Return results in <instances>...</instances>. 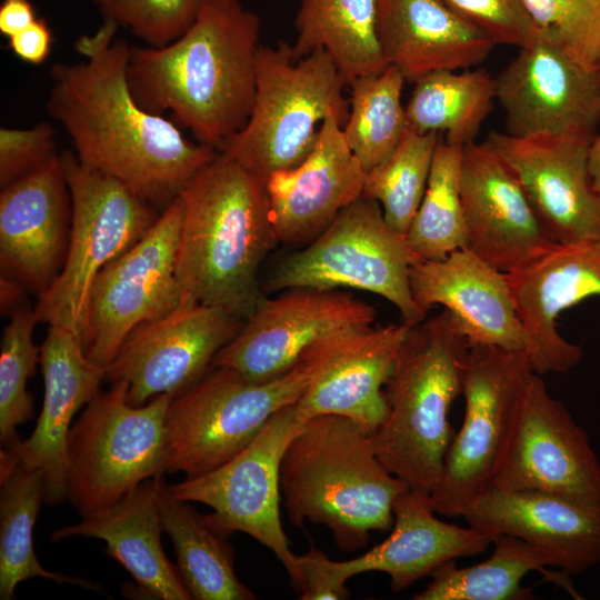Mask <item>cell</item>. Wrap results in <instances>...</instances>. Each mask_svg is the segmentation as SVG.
I'll return each mask as SVG.
<instances>
[{
    "label": "cell",
    "instance_id": "1",
    "mask_svg": "<svg viewBox=\"0 0 600 600\" xmlns=\"http://www.w3.org/2000/svg\"><path fill=\"white\" fill-rule=\"evenodd\" d=\"M118 30L103 21L76 40L81 61L52 64L47 112L82 164L163 210L218 151L138 103L127 77L131 46Z\"/></svg>",
    "mask_w": 600,
    "mask_h": 600
},
{
    "label": "cell",
    "instance_id": "2",
    "mask_svg": "<svg viewBox=\"0 0 600 600\" xmlns=\"http://www.w3.org/2000/svg\"><path fill=\"white\" fill-rule=\"evenodd\" d=\"M259 37V17L240 0H207L174 41L131 46V92L143 109L169 112L198 142L219 151L250 117Z\"/></svg>",
    "mask_w": 600,
    "mask_h": 600
},
{
    "label": "cell",
    "instance_id": "3",
    "mask_svg": "<svg viewBox=\"0 0 600 600\" xmlns=\"http://www.w3.org/2000/svg\"><path fill=\"white\" fill-rule=\"evenodd\" d=\"M179 196L177 277L183 293L244 321L264 298L258 272L278 243L264 183L218 151Z\"/></svg>",
    "mask_w": 600,
    "mask_h": 600
},
{
    "label": "cell",
    "instance_id": "4",
    "mask_svg": "<svg viewBox=\"0 0 600 600\" xmlns=\"http://www.w3.org/2000/svg\"><path fill=\"white\" fill-rule=\"evenodd\" d=\"M408 486L381 462L370 433L338 414L309 418L287 446L280 490L289 521L324 526L343 551L364 548L393 526V506Z\"/></svg>",
    "mask_w": 600,
    "mask_h": 600
},
{
    "label": "cell",
    "instance_id": "5",
    "mask_svg": "<svg viewBox=\"0 0 600 600\" xmlns=\"http://www.w3.org/2000/svg\"><path fill=\"white\" fill-rule=\"evenodd\" d=\"M470 348L443 309L411 326L398 351L383 388L387 416L370 436L381 462L411 490L431 494L440 480Z\"/></svg>",
    "mask_w": 600,
    "mask_h": 600
},
{
    "label": "cell",
    "instance_id": "6",
    "mask_svg": "<svg viewBox=\"0 0 600 600\" xmlns=\"http://www.w3.org/2000/svg\"><path fill=\"white\" fill-rule=\"evenodd\" d=\"M319 341L288 371L263 382L227 367L210 368L174 397L166 428V473L194 478L224 464L282 408L296 403L320 368Z\"/></svg>",
    "mask_w": 600,
    "mask_h": 600
},
{
    "label": "cell",
    "instance_id": "7",
    "mask_svg": "<svg viewBox=\"0 0 600 600\" xmlns=\"http://www.w3.org/2000/svg\"><path fill=\"white\" fill-rule=\"evenodd\" d=\"M344 86L324 51L296 60L283 41L260 46L250 117L219 152L266 183L272 173L297 166L310 153L328 117L344 124L349 116Z\"/></svg>",
    "mask_w": 600,
    "mask_h": 600
},
{
    "label": "cell",
    "instance_id": "8",
    "mask_svg": "<svg viewBox=\"0 0 600 600\" xmlns=\"http://www.w3.org/2000/svg\"><path fill=\"white\" fill-rule=\"evenodd\" d=\"M60 157L71 197L70 236L62 269L33 311L37 323L70 330L86 349L97 276L134 246L159 214L120 181L82 164L73 151Z\"/></svg>",
    "mask_w": 600,
    "mask_h": 600
},
{
    "label": "cell",
    "instance_id": "9",
    "mask_svg": "<svg viewBox=\"0 0 600 600\" xmlns=\"http://www.w3.org/2000/svg\"><path fill=\"white\" fill-rule=\"evenodd\" d=\"M127 389L116 381L99 391L69 431L66 494L82 518L166 473L164 421L174 396L133 407Z\"/></svg>",
    "mask_w": 600,
    "mask_h": 600
},
{
    "label": "cell",
    "instance_id": "10",
    "mask_svg": "<svg viewBox=\"0 0 600 600\" xmlns=\"http://www.w3.org/2000/svg\"><path fill=\"white\" fill-rule=\"evenodd\" d=\"M418 260L406 234L386 221L381 206L360 197L309 244L287 257L264 290L358 289L384 298L403 322L414 326L427 318L410 288V267Z\"/></svg>",
    "mask_w": 600,
    "mask_h": 600
},
{
    "label": "cell",
    "instance_id": "11",
    "mask_svg": "<svg viewBox=\"0 0 600 600\" xmlns=\"http://www.w3.org/2000/svg\"><path fill=\"white\" fill-rule=\"evenodd\" d=\"M533 372L524 352L470 348L462 384L463 422L452 438L440 480L430 494L438 514L462 517L467 506L492 487Z\"/></svg>",
    "mask_w": 600,
    "mask_h": 600
},
{
    "label": "cell",
    "instance_id": "12",
    "mask_svg": "<svg viewBox=\"0 0 600 600\" xmlns=\"http://www.w3.org/2000/svg\"><path fill=\"white\" fill-rule=\"evenodd\" d=\"M307 420L296 403L289 404L274 413L234 458L210 472L170 486L177 498L209 506L213 510L207 514L209 520L226 534L246 533L271 550L293 583L297 554L280 517V463L287 446Z\"/></svg>",
    "mask_w": 600,
    "mask_h": 600
},
{
    "label": "cell",
    "instance_id": "13",
    "mask_svg": "<svg viewBox=\"0 0 600 600\" xmlns=\"http://www.w3.org/2000/svg\"><path fill=\"white\" fill-rule=\"evenodd\" d=\"M183 218L178 196L149 231L97 276L90 294L87 357L106 368L139 324L159 319L181 302L177 256Z\"/></svg>",
    "mask_w": 600,
    "mask_h": 600
},
{
    "label": "cell",
    "instance_id": "14",
    "mask_svg": "<svg viewBox=\"0 0 600 600\" xmlns=\"http://www.w3.org/2000/svg\"><path fill=\"white\" fill-rule=\"evenodd\" d=\"M242 323L228 310L183 293L174 310L139 324L126 337L104 368L106 380L124 381L133 407L162 393L177 397L202 378Z\"/></svg>",
    "mask_w": 600,
    "mask_h": 600
},
{
    "label": "cell",
    "instance_id": "15",
    "mask_svg": "<svg viewBox=\"0 0 600 600\" xmlns=\"http://www.w3.org/2000/svg\"><path fill=\"white\" fill-rule=\"evenodd\" d=\"M492 487L548 492L600 507V460L588 432L536 372Z\"/></svg>",
    "mask_w": 600,
    "mask_h": 600
},
{
    "label": "cell",
    "instance_id": "16",
    "mask_svg": "<svg viewBox=\"0 0 600 600\" xmlns=\"http://www.w3.org/2000/svg\"><path fill=\"white\" fill-rule=\"evenodd\" d=\"M286 291L262 299L210 368L227 367L250 381H268L291 369L321 339L372 326L377 317L374 307L350 293L310 288Z\"/></svg>",
    "mask_w": 600,
    "mask_h": 600
},
{
    "label": "cell",
    "instance_id": "17",
    "mask_svg": "<svg viewBox=\"0 0 600 600\" xmlns=\"http://www.w3.org/2000/svg\"><path fill=\"white\" fill-rule=\"evenodd\" d=\"M508 134L593 137L600 123V71L538 38L493 78Z\"/></svg>",
    "mask_w": 600,
    "mask_h": 600
},
{
    "label": "cell",
    "instance_id": "18",
    "mask_svg": "<svg viewBox=\"0 0 600 600\" xmlns=\"http://www.w3.org/2000/svg\"><path fill=\"white\" fill-rule=\"evenodd\" d=\"M460 194L467 249L501 272L524 267L558 243L517 176L486 141L463 147Z\"/></svg>",
    "mask_w": 600,
    "mask_h": 600
},
{
    "label": "cell",
    "instance_id": "19",
    "mask_svg": "<svg viewBox=\"0 0 600 600\" xmlns=\"http://www.w3.org/2000/svg\"><path fill=\"white\" fill-rule=\"evenodd\" d=\"M593 137L517 138L492 131L486 140L517 176L558 243L600 242V199L588 168Z\"/></svg>",
    "mask_w": 600,
    "mask_h": 600
},
{
    "label": "cell",
    "instance_id": "20",
    "mask_svg": "<svg viewBox=\"0 0 600 600\" xmlns=\"http://www.w3.org/2000/svg\"><path fill=\"white\" fill-rule=\"evenodd\" d=\"M506 277L528 336L533 371L542 376L573 369L582 350L561 337L557 318L590 297H600V242L557 243Z\"/></svg>",
    "mask_w": 600,
    "mask_h": 600
},
{
    "label": "cell",
    "instance_id": "21",
    "mask_svg": "<svg viewBox=\"0 0 600 600\" xmlns=\"http://www.w3.org/2000/svg\"><path fill=\"white\" fill-rule=\"evenodd\" d=\"M71 197L58 154L0 192L1 276L38 296L59 276L71 228Z\"/></svg>",
    "mask_w": 600,
    "mask_h": 600
},
{
    "label": "cell",
    "instance_id": "22",
    "mask_svg": "<svg viewBox=\"0 0 600 600\" xmlns=\"http://www.w3.org/2000/svg\"><path fill=\"white\" fill-rule=\"evenodd\" d=\"M462 518L489 536L526 541L570 577L600 564V507L548 492L490 487Z\"/></svg>",
    "mask_w": 600,
    "mask_h": 600
},
{
    "label": "cell",
    "instance_id": "23",
    "mask_svg": "<svg viewBox=\"0 0 600 600\" xmlns=\"http://www.w3.org/2000/svg\"><path fill=\"white\" fill-rule=\"evenodd\" d=\"M366 170L349 148L342 123L328 117L310 153L264 183L278 242L302 248L362 197Z\"/></svg>",
    "mask_w": 600,
    "mask_h": 600
},
{
    "label": "cell",
    "instance_id": "24",
    "mask_svg": "<svg viewBox=\"0 0 600 600\" xmlns=\"http://www.w3.org/2000/svg\"><path fill=\"white\" fill-rule=\"evenodd\" d=\"M410 327L369 326L320 340V368L296 402L300 413L348 417L373 433L387 416L383 388Z\"/></svg>",
    "mask_w": 600,
    "mask_h": 600
},
{
    "label": "cell",
    "instance_id": "25",
    "mask_svg": "<svg viewBox=\"0 0 600 600\" xmlns=\"http://www.w3.org/2000/svg\"><path fill=\"white\" fill-rule=\"evenodd\" d=\"M409 279L418 307L426 313L436 304L450 311L471 347L528 354V336L506 273L471 250L458 249L440 260H418L410 267Z\"/></svg>",
    "mask_w": 600,
    "mask_h": 600
},
{
    "label": "cell",
    "instance_id": "26",
    "mask_svg": "<svg viewBox=\"0 0 600 600\" xmlns=\"http://www.w3.org/2000/svg\"><path fill=\"white\" fill-rule=\"evenodd\" d=\"M40 364L44 380L40 417L28 439L7 449L21 464L43 474L44 500L56 506L67 498V442L72 418L99 392L106 371L87 357L73 332L59 326H49Z\"/></svg>",
    "mask_w": 600,
    "mask_h": 600
},
{
    "label": "cell",
    "instance_id": "27",
    "mask_svg": "<svg viewBox=\"0 0 600 600\" xmlns=\"http://www.w3.org/2000/svg\"><path fill=\"white\" fill-rule=\"evenodd\" d=\"M394 521L381 543L350 560L326 558V567L339 583L364 572H383L394 592L424 577H431L444 563L482 553L491 537L471 526L460 527L437 517L430 494L406 490L393 506Z\"/></svg>",
    "mask_w": 600,
    "mask_h": 600
},
{
    "label": "cell",
    "instance_id": "28",
    "mask_svg": "<svg viewBox=\"0 0 600 600\" xmlns=\"http://www.w3.org/2000/svg\"><path fill=\"white\" fill-rule=\"evenodd\" d=\"M378 32L388 66L412 82L478 66L496 46L442 0H378Z\"/></svg>",
    "mask_w": 600,
    "mask_h": 600
},
{
    "label": "cell",
    "instance_id": "29",
    "mask_svg": "<svg viewBox=\"0 0 600 600\" xmlns=\"http://www.w3.org/2000/svg\"><path fill=\"white\" fill-rule=\"evenodd\" d=\"M162 531L152 481H144L113 504L83 517L78 523L54 530L50 539H101L107 543L104 551L146 592L162 600H190L192 597L178 567L162 549Z\"/></svg>",
    "mask_w": 600,
    "mask_h": 600
},
{
    "label": "cell",
    "instance_id": "30",
    "mask_svg": "<svg viewBox=\"0 0 600 600\" xmlns=\"http://www.w3.org/2000/svg\"><path fill=\"white\" fill-rule=\"evenodd\" d=\"M154 497L177 556V567L196 600H253L256 594L234 571V552L228 534L177 498L163 476L152 479Z\"/></svg>",
    "mask_w": 600,
    "mask_h": 600
},
{
    "label": "cell",
    "instance_id": "31",
    "mask_svg": "<svg viewBox=\"0 0 600 600\" xmlns=\"http://www.w3.org/2000/svg\"><path fill=\"white\" fill-rule=\"evenodd\" d=\"M296 30L293 58L327 52L347 86L388 67L378 32V0H299Z\"/></svg>",
    "mask_w": 600,
    "mask_h": 600
},
{
    "label": "cell",
    "instance_id": "32",
    "mask_svg": "<svg viewBox=\"0 0 600 600\" xmlns=\"http://www.w3.org/2000/svg\"><path fill=\"white\" fill-rule=\"evenodd\" d=\"M491 556L479 563L459 568L456 560L441 566L414 600H528L533 590L521 584L531 571L563 588L574 599H582L571 577L551 567L547 559L526 541L509 534H492Z\"/></svg>",
    "mask_w": 600,
    "mask_h": 600
},
{
    "label": "cell",
    "instance_id": "33",
    "mask_svg": "<svg viewBox=\"0 0 600 600\" xmlns=\"http://www.w3.org/2000/svg\"><path fill=\"white\" fill-rule=\"evenodd\" d=\"M44 500L43 474L21 464L16 454L4 448L0 454V599L14 598L17 586L31 578L57 583H72L96 589L82 578L46 570L39 562L32 531Z\"/></svg>",
    "mask_w": 600,
    "mask_h": 600
},
{
    "label": "cell",
    "instance_id": "34",
    "mask_svg": "<svg viewBox=\"0 0 600 600\" xmlns=\"http://www.w3.org/2000/svg\"><path fill=\"white\" fill-rule=\"evenodd\" d=\"M496 99L494 79L484 69L436 71L414 81L406 106L408 128L444 132L447 142L474 141Z\"/></svg>",
    "mask_w": 600,
    "mask_h": 600
},
{
    "label": "cell",
    "instance_id": "35",
    "mask_svg": "<svg viewBox=\"0 0 600 600\" xmlns=\"http://www.w3.org/2000/svg\"><path fill=\"white\" fill-rule=\"evenodd\" d=\"M406 81L398 68L388 66L349 84V116L342 131L366 172L386 160L408 130L401 101Z\"/></svg>",
    "mask_w": 600,
    "mask_h": 600
},
{
    "label": "cell",
    "instance_id": "36",
    "mask_svg": "<svg viewBox=\"0 0 600 600\" xmlns=\"http://www.w3.org/2000/svg\"><path fill=\"white\" fill-rule=\"evenodd\" d=\"M463 147L439 140L420 206L406 233L419 260H440L467 248L460 194Z\"/></svg>",
    "mask_w": 600,
    "mask_h": 600
},
{
    "label": "cell",
    "instance_id": "37",
    "mask_svg": "<svg viewBox=\"0 0 600 600\" xmlns=\"http://www.w3.org/2000/svg\"><path fill=\"white\" fill-rule=\"evenodd\" d=\"M439 133L406 131L394 151L366 172L362 197L377 201L386 221L406 234L423 198Z\"/></svg>",
    "mask_w": 600,
    "mask_h": 600
},
{
    "label": "cell",
    "instance_id": "38",
    "mask_svg": "<svg viewBox=\"0 0 600 600\" xmlns=\"http://www.w3.org/2000/svg\"><path fill=\"white\" fill-rule=\"evenodd\" d=\"M34 311L21 303L3 329L0 350V442L4 448L20 438L18 426L32 417L33 400L27 381L40 362L41 347L33 342Z\"/></svg>",
    "mask_w": 600,
    "mask_h": 600
},
{
    "label": "cell",
    "instance_id": "39",
    "mask_svg": "<svg viewBox=\"0 0 600 600\" xmlns=\"http://www.w3.org/2000/svg\"><path fill=\"white\" fill-rule=\"evenodd\" d=\"M539 37L583 64L600 63V0H522Z\"/></svg>",
    "mask_w": 600,
    "mask_h": 600
},
{
    "label": "cell",
    "instance_id": "40",
    "mask_svg": "<svg viewBox=\"0 0 600 600\" xmlns=\"http://www.w3.org/2000/svg\"><path fill=\"white\" fill-rule=\"evenodd\" d=\"M103 21L114 23L150 47L181 37L207 0H90Z\"/></svg>",
    "mask_w": 600,
    "mask_h": 600
},
{
    "label": "cell",
    "instance_id": "41",
    "mask_svg": "<svg viewBox=\"0 0 600 600\" xmlns=\"http://www.w3.org/2000/svg\"><path fill=\"white\" fill-rule=\"evenodd\" d=\"M442 1L488 36L494 44L516 46L520 49L539 38L522 0Z\"/></svg>",
    "mask_w": 600,
    "mask_h": 600
},
{
    "label": "cell",
    "instance_id": "42",
    "mask_svg": "<svg viewBox=\"0 0 600 600\" xmlns=\"http://www.w3.org/2000/svg\"><path fill=\"white\" fill-rule=\"evenodd\" d=\"M56 131L46 122L30 128L0 129L1 188L31 173L57 157Z\"/></svg>",
    "mask_w": 600,
    "mask_h": 600
},
{
    "label": "cell",
    "instance_id": "43",
    "mask_svg": "<svg viewBox=\"0 0 600 600\" xmlns=\"http://www.w3.org/2000/svg\"><path fill=\"white\" fill-rule=\"evenodd\" d=\"M326 556L314 547L297 556L298 574L293 584L301 600H340L349 597L346 584L336 582L327 570Z\"/></svg>",
    "mask_w": 600,
    "mask_h": 600
},
{
    "label": "cell",
    "instance_id": "44",
    "mask_svg": "<svg viewBox=\"0 0 600 600\" xmlns=\"http://www.w3.org/2000/svg\"><path fill=\"white\" fill-rule=\"evenodd\" d=\"M52 31L43 18H37L28 28L8 39V48L20 60L43 63L51 53Z\"/></svg>",
    "mask_w": 600,
    "mask_h": 600
},
{
    "label": "cell",
    "instance_id": "45",
    "mask_svg": "<svg viewBox=\"0 0 600 600\" xmlns=\"http://www.w3.org/2000/svg\"><path fill=\"white\" fill-rule=\"evenodd\" d=\"M36 19L30 0H1L0 32L8 39L28 28Z\"/></svg>",
    "mask_w": 600,
    "mask_h": 600
},
{
    "label": "cell",
    "instance_id": "46",
    "mask_svg": "<svg viewBox=\"0 0 600 600\" xmlns=\"http://www.w3.org/2000/svg\"><path fill=\"white\" fill-rule=\"evenodd\" d=\"M1 310L13 311L21 304L24 290L19 281L1 276Z\"/></svg>",
    "mask_w": 600,
    "mask_h": 600
},
{
    "label": "cell",
    "instance_id": "47",
    "mask_svg": "<svg viewBox=\"0 0 600 600\" xmlns=\"http://www.w3.org/2000/svg\"><path fill=\"white\" fill-rule=\"evenodd\" d=\"M588 168L592 187L600 199V130L596 132L589 147Z\"/></svg>",
    "mask_w": 600,
    "mask_h": 600
},
{
    "label": "cell",
    "instance_id": "48",
    "mask_svg": "<svg viewBox=\"0 0 600 600\" xmlns=\"http://www.w3.org/2000/svg\"><path fill=\"white\" fill-rule=\"evenodd\" d=\"M598 69H599V71H600V63H599V66H598Z\"/></svg>",
    "mask_w": 600,
    "mask_h": 600
}]
</instances>
